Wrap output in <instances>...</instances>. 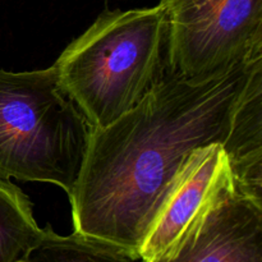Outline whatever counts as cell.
<instances>
[{"label": "cell", "mask_w": 262, "mask_h": 262, "mask_svg": "<svg viewBox=\"0 0 262 262\" xmlns=\"http://www.w3.org/2000/svg\"><path fill=\"white\" fill-rule=\"evenodd\" d=\"M260 86L262 58L205 81L166 72L129 112L92 130L68 196L74 232L138 260L191 154L214 143L227 150Z\"/></svg>", "instance_id": "1"}, {"label": "cell", "mask_w": 262, "mask_h": 262, "mask_svg": "<svg viewBox=\"0 0 262 262\" xmlns=\"http://www.w3.org/2000/svg\"><path fill=\"white\" fill-rule=\"evenodd\" d=\"M94 129L135 107L168 72V18L152 8L105 10L53 64Z\"/></svg>", "instance_id": "2"}, {"label": "cell", "mask_w": 262, "mask_h": 262, "mask_svg": "<svg viewBox=\"0 0 262 262\" xmlns=\"http://www.w3.org/2000/svg\"><path fill=\"white\" fill-rule=\"evenodd\" d=\"M92 125L67 95L54 66L0 68V179L74 188Z\"/></svg>", "instance_id": "3"}, {"label": "cell", "mask_w": 262, "mask_h": 262, "mask_svg": "<svg viewBox=\"0 0 262 262\" xmlns=\"http://www.w3.org/2000/svg\"><path fill=\"white\" fill-rule=\"evenodd\" d=\"M168 71L205 81L262 58V0H161Z\"/></svg>", "instance_id": "4"}, {"label": "cell", "mask_w": 262, "mask_h": 262, "mask_svg": "<svg viewBox=\"0 0 262 262\" xmlns=\"http://www.w3.org/2000/svg\"><path fill=\"white\" fill-rule=\"evenodd\" d=\"M143 262H262V201L228 189L169 247Z\"/></svg>", "instance_id": "5"}, {"label": "cell", "mask_w": 262, "mask_h": 262, "mask_svg": "<svg viewBox=\"0 0 262 262\" xmlns=\"http://www.w3.org/2000/svg\"><path fill=\"white\" fill-rule=\"evenodd\" d=\"M230 188L237 186L223 145L214 143L193 151L141 250V260L163 252Z\"/></svg>", "instance_id": "6"}, {"label": "cell", "mask_w": 262, "mask_h": 262, "mask_svg": "<svg viewBox=\"0 0 262 262\" xmlns=\"http://www.w3.org/2000/svg\"><path fill=\"white\" fill-rule=\"evenodd\" d=\"M45 228L33 217L32 202L9 181L0 179V262H18L41 239Z\"/></svg>", "instance_id": "7"}, {"label": "cell", "mask_w": 262, "mask_h": 262, "mask_svg": "<svg viewBox=\"0 0 262 262\" xmlns=\"http://www.w3.org/2000/svg\"><path fill=\"white\" fill-rule=\"evenodd\" d=\"M18 262H133V260L114 246L76 232L71 235H58L48 225L41 239Z\"/></svg>", "instance_id": "8"}]
</instances>
